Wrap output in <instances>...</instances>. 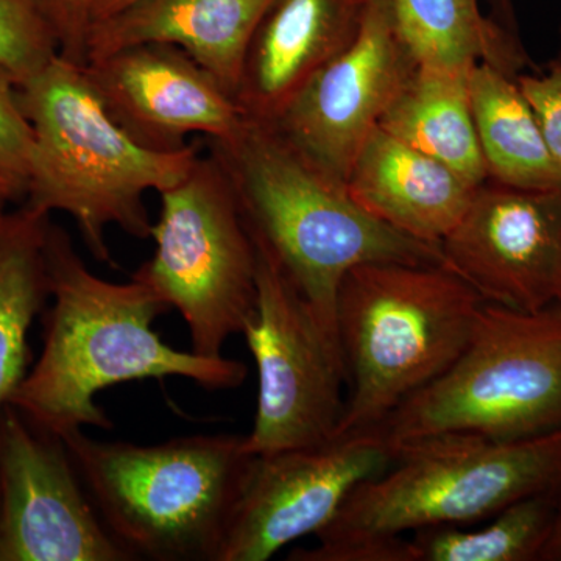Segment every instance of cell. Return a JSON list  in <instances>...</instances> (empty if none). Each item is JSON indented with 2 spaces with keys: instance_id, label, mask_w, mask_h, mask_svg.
Here are the masks:
<instances>
[{
  "instance_id": "1",
  "label": "cell",
  "mask_w": 561,
  "mask_h": 561,
  "mask_svg": "<svg viewBox=\"0 0 561 561\" xmlns=\"http://www.w3.org/2000/svg\"><path fill=\"white\" fill-rule=\"evenodd\" d=\"M44 261L54 305L44 317L43 351L9 401L35 430L60 438L84 426L113 430L94 397L117 383L179 376L214 391L245 381L241 360L162 341L153 323L171 308L142 280L111 283L92 273L68 232L50 221Z\"/></svg>"
},
{
  "instance_id": "2",
  "label": "cell",
  "mask_w": 561,
  "mask_h": 561,
  "mask_svg": "<svg viewBox=\"0 0 561 561\" xmlns=\"http://www.w3.org/2000/svg\"><path fill=\"white\" fill-rule=\"evenodd\" d=\"M209 142L251 234L337 337L339 287L357 265L409 262L449 268L440 247L373 217L345 183L309 160L275 125L247 119L234 138Z\"/></svg>"
},
{
  "instance_id": "3",
  "label": "cell",
  "mask_w": 561,
  "mask_h": 561,
  "mask_svg": "<svg viewBox=\"0 0 561 561\" xmlns=\"http://www.w3.org/2000/svg\"><path fill=\"white\" fill-rule=\"evenodd\" d=\"M20 99L33 131L25 206L69 214L95 261L113 264L111 225L149 239L144 195L176 186L201 160L194 144L179 151L140 146L111 119L83 66L60 55L21 84Z\"/></svg>"
},
{
  "instance_id": "4",
  "label": "cell",
  "mask_w": 561,
  "mask_h": 561,
  "mask_svg": "<svg viewBox=\"0 0 561 561\" xmlns=\"http://www.w3.org/2000/svg\"><path fill=\"white\" fill-rule=\"evenodd\" d=\"M483 302L443 265L370 262L346 273L335 320L348 393L335 437L375 430L448 370Z\"/></svg>"
},
{
  "instance_id": "5",
  "label": "cell",
  "mask_w": 561,
  "mask_h": 561,
  "mask_svg": "<svg viewBox=\"0 0 561 561\" xmlns=\"http://www.w3.org/2000/svg\"><path fill=\"white\" fill-rule=\"evenodd\" d=\"M84 490L133 560L217 561L247 465L241 435L160 445L61 438Z\"/></svg>"
},
{
  "instance_id": "6",
  "label": "cell",
  "mask_w": 561,
  "mask_h": 561,
  "mask_svg": "<svg viewBox=\"0 0 561 561\" xmlns=\"http://www.w3.org/2000/svg\"><path fill=\"white\" fill-rule=\"evenodd\" d=\"M552 491H561V430L515 442L423 438L394 448L390 467L351 493L312 548L465 527Z\"/></svg>"
},
{
  "instance_id": "7",
  "label": "cell",
  "mask_w": 561,
  "mask_h": 561,
  "mask_svg": "<svg viewBox=\"0 0 561 561\" xmlns=\"http://www.w3.org/2000/svg\"><path fill=\"white\" fill-rule=\"evenodd\" d=\"M561 430V305L485 301L451 367L375 430L393 451L440 435L515 442Z\"/></svg>"
},
{
  "instance_id": "8",
  "label": "cell",
  "mask_w": 561,
  "mask_h": 561,
  "mask_svg": "<svg viewBox=\"0 0 561 561\" xmlns=\"http://www.w3.org/2000/svg\"><path fill=\"white\" fill-rule=\"evenodd\" d=\"M160 195L150 232L154 253L133 278L181 313L192 353L221 357L228 339L242 335L256 311V243L213 153Z\"/></svg>"
},
{
  "instance_id": "9",
  "label": "cell",
  "mask_w": 561,
  "mask_h": 561,
  "mask_svg": "<svg viewBox=\"0 0 561 561\" xmlns=\"http://www.w3.org/2000/svg\"><path fill=\"white\" fill-rule=\"evenodd\" d=\"M254 243L256 311L242 335L256 364L257 404L243 446L250 456H261L334 438L348 379L337 335L321 323L268 250Z\"/></svg>"
},
{
  "instance_id": "10",
  "label": "cell",
  "mask_w": 561,
  "mask_h": 561,
  "mask_svg": "<svg viewBox=\"0 0 561 561\" xmlns=\"http://www.w3.org/2000/svg\"><path fill=\"white\" fill-rule=\"evenodd\" d=\"M391 461L393 451L373 432L251 456L217 561H265L319 534Z\"/></svg>"
},
{
  "instance_id": "11",
  "label": "cell",
  "mask_w": 561,
  "mask_h": 561,
  "mask_svg": "<svg viewBox=\"0 0 561 561\" xmlns=\"http://www.w3.org/2000/svg\"><path fill=\"white\" fill-rule=\"evenodd\" d=\"M84 490L68 446L0 408V561H131Z\"/></svg>"
},
{
  "instance_id": "12",
  "label": "cell",
  "mask_w": 561,
  "mask_h": 561,
  "mask_svg": "<svg viewBox=\"0 0 561 561\" xmlns=\"http://www.w3.org/2000/svg\"><path fill=\"white\" fill-rule=\"evenodd\" d=\"M416 66L389 0H368L353 43L301 88L273 125L332 179L346 183L362 147Z\"/></svg>"
},
{
  "instance_id": "13",
  "label": "cell",
  "mask_w": 561,
  "mask_h": 561,
  "mask_svg": "<svg viewBox=\"0 0 561 561\" xmlns=\"http://www.w3.org/2000/svg\"><path fill=\"white\" fill-rule=\"evenodd\" d=\"M449 268L485 301L538 311L556 301L561 254V191L485 180L443 239Z\"/></svg>"
},
{
  "instance_id": "14",
  "label": "cell",
  "mask_w": 561,
  "mask_h": 561,
  "mask_svg": "<svg viewBox=\"0 0 561 561\" xmlns=\"http://www.w3.org/2000/svg\"><path fill=\"white\" fill-rule=\"evenodd\" d=\"M83 70L111 119L147 149L179 151L195 133L225 142L247 121L219 81L171 44H138Z\"/></svg>"
},
{
  "instance_id": "15",
  "label": "cell",
  "mask_w": 561,
  "mask_h": 561,
  "mask_svg": "<svg viewBox=\"0 0 561 561\" xmlns=\"http://www.w3.org/2000/svg\"><path fill=\"white\" fill-rule=\"evenodd\" d=\"M368 0H271L251 36L236 102L275 124L301 88L353 43Z\"/></svg>"
},
{
  "instance_id": "16",
  "label": "cell",
  "mask_w": 561,
  "mask_h": 561,
  "mask_svg": "<svg viewBox=\"0 0 561 561\" xmlns=\"http://www.w3.org/2000/svg\"><path fill=\"white\" fill-rule=\"evenodd\" d=\"M271 0H138L92 22L87 61L138 46L171 44L186 51L236 99L254 28Z\"/></svg>"
},
{
  "instance_id": "17",
  "label": "cell",
  "mask_w": 561,
  "mask_h": 561,
  "mask_svg": "<svg viewBox=\"0 0 561 561\" xmlns=\"http://www.w3.org/2000/svg\"><path fill=\"white\" fill-rule=\"evenodd\" d=\"M345 184L373 217L435 247L459 224L479 187L381 127L368 136Z\"/></svg>"
},
{
  "instance_id": "18",
  "label": "cell",
  "mask_w": 561,
  "mask_h": 561,
  "mask_svg": "<svg viewBox=\"0 0 561 561\" xmlns=\"http://www.w3.org/2000/svg\"><path fill=\"white\" fill-rule=\"evenodd\" d=\"M470 99L486 180L523 190L561 191V173L516 76L478 62L470 73Z\"/></svg>"
},
{
  "instance_id": "19",
  "label": "cell",
  "mask_w": 561,
  "mask_h": 561,
  "mask_svg": "<svg viewBox=\"0 0 561 561\" xmlns=\"http://www.w3.org/2000/svg\"><path fill=\"white\" fill-rule=\"evenodd\" d=\"M471 70L416 66L379 127L481 186L486 169L472 119Z\"/></svg>"
},
{
  "instance_id": "20",
  "label": "cell",
  "mask_w": 561,
  "mask_h": 561,
  "mask_svg": "<svg viewBox=\"0 0 561 561\" xmlns=\"http://www.w3.org/2000/svg\"><path fill=\"white\" fill-rule=\"evenodd\" d=\"M394 22L419 66L471 70L490 62L512 76L531 66L522 39L481 10L479 0H389Z\"/></svg>"
},
{
  "instance_id": "21",
  "label": "cell",
  "mask_w": 561,
  "mask_h": 561,
  "mask_svg": "<svg viewBox=\"0 0 561 561\" xmlns=\"http://www.w3.org/2000/svg\"><path fill=\"white\" fill-rule=\"evenodd\" d=\"M49 216L22 206L0 228V408L28 373V331L49 297L44 241Z\"/></svg>"
},
{
  "instance_id": "22",
  "label": "cell",
  "mask_w": 561,
  "mask_h": 561,
  "mask_svg": "<svg viewBox=\"0 0 561 561\" xmlns=\"http://www.w3.org/2000/svg\"><path fill=\"white\" fill-rule=\"evenodd\" d=\"M561 491L535 494L486 519L481 529L434 527L413 531L408 561L541 560L559 513Z\"/></svg>"
},
{
  "instance_id": "23",
  "label": "cell",
  "mask_w": 561,
  "mask_h": 561,
  "mask_svg": "<svg viewBox=\"0 0 561 561\" xmlns=\"http://www.w3.org/2000/svg\"><path fill=\"white\" fill-rule=\"evenodd\" d=\"M58 55L57 39L35 0H0V68L18 87Z\"/></svg>"
},
{
  "instance_id": "24",
  "label": "cell",
  "mask_w": 561,
  "mask_h": 561,
  "mask_svg": "<svg viewBox=\"0 0 561 561\" xmlns=\"http://www.w3.org/2000/svg\"><path fill=\"white\" fill-rule=\"evenodd\" d=\"M33 131L22 110L20 87L0 68V198L7 203L27 194Z\"/></svg>"
},
{
  "instance_id": "25",
  "label": "cell",
  "mask_w": 561,
  "mask_h": 561,
  "mask_svg": "<svg viewBox=\"0 0 561 561\" xmlns=\"http://www.w3.org/2000/svg\"><path fill=\"white\" fill-rule=\"evenodd\" d=\"M519 88L535 111L552 160L561 173V61L537 73H518Z\"/></svg>"
},
{
  "instance_id": "26",
  "label": "cell",
  "mask_w": 561,
  "mask_h": 561,
  "mask_svg": "<svg viewBox=\"0 0 561 561\" xmlns=\"http://www.w3.org/2000/svg\"><path fill=\"white\" fill-rule=\"evenodd\" d=\"M49 22L60 57L84 66L95 0H35Z\"/></svg>"
},
{
  "instance_id": "27",
  "label": "cell",
  "mask_w": 561,
  "mask_h": 561,
  "mask_svg": "<svg viewBox=\"0 0 561 561\" xmlns=\"http://www.w3.org/2000/svg\"><path fill=\"white\" fill-rule=\"evenodd\" d=\"M490 18L508 35L519 38L513 0H490Z\"/></svg>"
},
{
  "instance_id": "28",
  "label": "cell",
  "mask_w": 561,
  "mask_h": 561,
  "mask_svg": "<svg viewBox=\"0 0 561 561\" xmlns=\"http://www.w3.org/2000/svg\"><path fill=\"white\" fill-rule=\"evenodd\" d=\"M135 2H138V0H95L92 22L113 16V14L119 13V11L127 9Z\"/></svg>"
},
{
  "instance_id": "29",
  "label": "cell",
  "mask_w": 561,
  "mask_h": 561,
  "mask_svg": "<svg viewBox=\"0 0 561 561\" xmlns=\"http://www.w3.org/2000/svg\"><path fill=\"white\" fill-rule=\"evenodd\" d=\"M541 560L561 561V502L559 513H557L556 526H553L551 538L542 551Z\"/></svg>"
},
{
  "instance_id": "30",
  "label": "cell",
  "mask_w": 561,
  "mask_h": 561,
  "mask_svg": "<svg viewBox=\"0 0 561 561\" xmlns=\"http://www.w3.org/2000/svg\"><path fill=\"white\" fill-rule=\"evenodd\" d=\"M556 302H559V305H561V254H560V262H559V273H557Z\"/></svg>"
},
{
  "instance_id": "31",
  "label": "cell",
  "mask_w": 561,
  "mask_h": 561,
  "mask_svg": "<svg viewBox=\"0 0 561 561\" xmlns=\"http://www.w3.org/2000/svg\"><path fill=\"white\" fill-rule=\"evenodd\" d=\"M5 206H7V202L2 201V198H0V228H2L3 220H5V217H7Z\"/></svg>"
},
{
  "instance_id": "32",
  "label": "cell",
  "mask_w": 561,
  "mask_h": 561,
  "mask_svg": "<svg viewBox=\"0 0 561 561\" xmlns=\"http://www.w3.org/2000/svg\"><path fill=\"white\" fill-rule=\"evenodd\" d=\"M557 60L561 61V27H560V54H559V57H557Z\"/></svg>"
}]
</instances>
